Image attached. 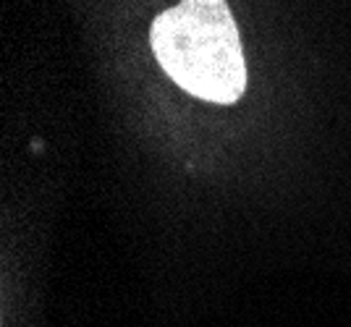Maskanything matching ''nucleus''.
Instances as JSON below:
<instances>
[{
	"mask_svg": "<svg viewBox=\"0 0 351 327\" xmlns=\"http://www.w3.org/2000/svg\"><path fill=\"white\" fill-rule=\"evenodd\" d=\"M147 47L162 79L202 107L231 110L252 90L247 50L228 0H178L149 21Z\"/></svg>",
	"mask_w": 351,
	"mask_h": 327,
	"instance_id": "obj_1",
	"label": "nucleus"
}]
</instances>
